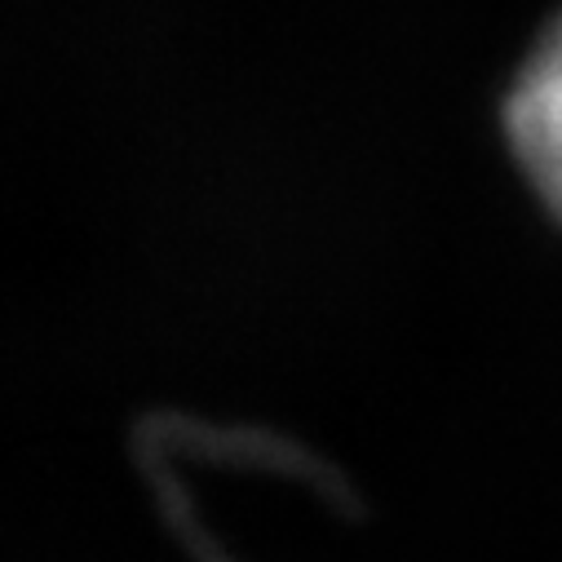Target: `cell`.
Returning <instances> with one entry per match:
<instances>
[{"label":"cell","instance_id":"cell-1","mask_svg":"<svg viewBox=\"0 0 562 562\" xmlns=\"http://www.w3.org/2000/svg\"><path fill=\"white\" fill-rule=\"evenodd\" d=\"M505 133L536 195L562 217V19L518 67L505 98Z\"/></svg>","mask_w":562,"mask_h":562},{"label":"cell","instance_id":"cell-2","mask_svg":"<svg viewBox=\"0 0 562 562\" xmlns=\"http://www.w3.org/2000/svg\"><path fill=\"white\" fill-rule=\"evenodd\" d=\"M147 470H151V479H156V492H160V501H165V514H169L173 527L187 536V544L195 549V558H200V562H231V558L209 540V531L195 522V514H191V505H187V492H182V483L173 479V470L165 465V457L156 452V443H147Z\"/></svg>","mask_w":562,"mask_h":562}]
</instances>
